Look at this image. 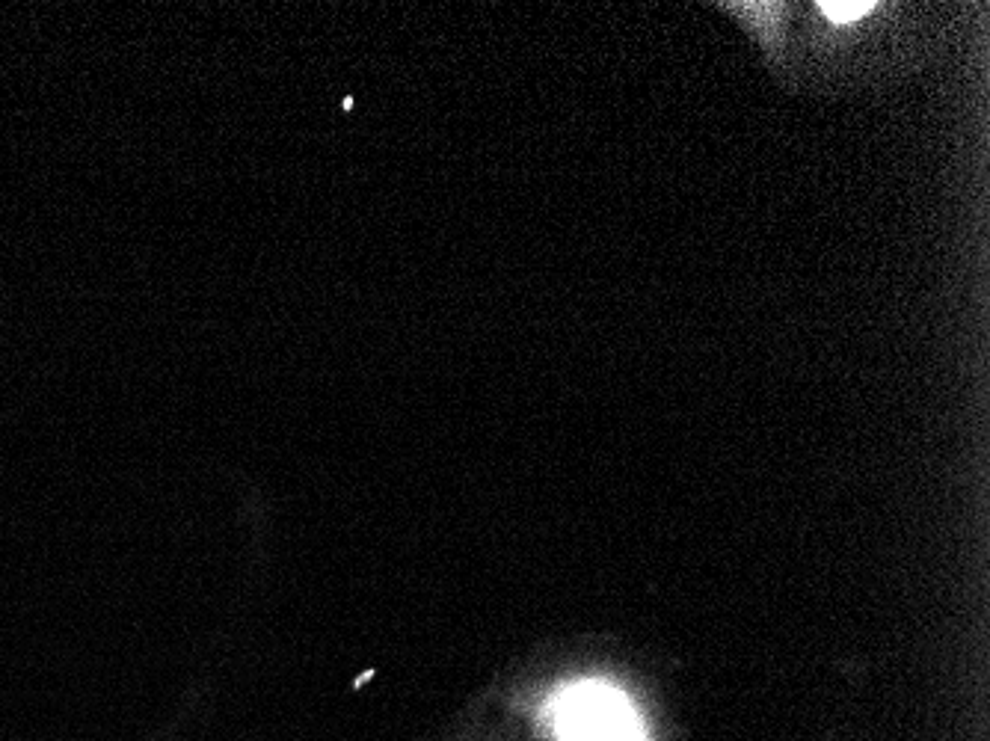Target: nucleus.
I'll list each match as a JSON object with an SVG mask.
<instances>
[{
	"instance_id": "obj_1",
	"label": "nucleus",
	"mask_w": 990,
	"mask_h": 741,
	"mask_svg": "<svg viewBox=\"0 0 990 741\" xmlns=\"http://www.w3.org/2000/svg\"><path fill=\"white\" fill-rule=\"evenodd\" d=\"M552 724L561 741H644L629 700L602 682H581L552 703Z\"/></svg>"
},
{
	"instance_id": "obj_2",
	"label": "nucleus",
	"mask_w": 990,
	"mask_h": 741,
	"mask_svg": "<svg viewBox=\"0 0 990 741\" xmlns=\"http://www.w3.org/2000/svg\"><path fill=\"white\" fill-rule=\"evenodd\" d=\"M819 9L825 12L830 21H836V24H848V21L863 18L869 9H875V3H819Z\"/></svg>"
}]
</instances>
